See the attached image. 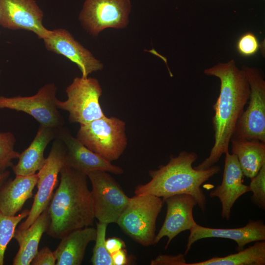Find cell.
I'll use <instances>...</instances> for the list:
<instances>
[{
	"instance_id": "obj_1",
	"label": "cell",
	"mask_w": 265,
	"mask_h": 265,
	"mask_svg": "<svg viewBox=\"0 0 265 265\" xmlns=\"http://www.w3.org/2000/svg\"><path fill=\"white\" fill-rule=\"evenodd\" d=\"M204 73L217 78L220 88L218 98L212 106L214 111L212 118L214 142L209 157L194 167L198 170L210 168L223 154L229 152L236 124L248 102L250 92L244 70L239 69L233 59L205 69Z\"/></svg>"
},
{
	"instance_id": "obj_2",
	"label": "cell",
	"mask_w": 265,
	"mask_h": 265,
	"mask_svg": "<svg viewBox=\"0 0 265 265\" xmlns=\"http://www.w3.org/2000/svg\"><path fill=\"white\" fill-rule=\"evenodd\" d=\"M60 173V184L48 207L50 222L46 231L57 239L92 226L95 218L87 175L65 165Z\"/></svg>"
},
{
	"instance_id": "obj_3",
	"label": "cell",
	"mask_w": 265,
	"mask_h": 265,
	"mask_svg": "<svg viewBox=\"0 0 265 265\" xmlns=\"http://www.w3.org/2000/svg\"><path fill=\"white\" fill-rule=\"evenodd\" d=\"M197 158L196 153L186 151L176 157L171 156L167 164L149 171L151 179L147 183L138 185L135 195L151 194L164 199L176 194H188L195 198L197 205L204 212L206 197L201 186L217 174L220 167L213 165L207 169H195L192 164Z\"/></svg>"
},
{
	"instance_id": "obj_4",
	"label": "cell",
	"mask_w": 265,
	"mask_h": 265,
	"mask_svg": "<svg viewBox=\"0 0 265 265\" xmlns=\"http://www.w3.org/2000/svg\"><path fill=\"white\" fill-rule=\"evenodd\" d=\"M126 123L118 118L105 116L80 125L76 138L87 148L106 160L118 159L127 145Z\"/></svg>"
},
{
	"instance_id": "obj_5",
	"label": "cell",
	"mask_w": 265,
	"mask_h": 265,
	"mask_svg": "<svg viewBox=\"0 0 265 265\" xmlns=\"http://www.w3.org/2000/svg\"><path fill=\"white\" fill-rule=\"evenodd\" d=\"M163 202L153 194L135 195L130 198L116 224L135 242L146 247L153 245L157 219Z\"/></svg>"
},
{
	"instance_id": "obj_6",
	"label": "cell",
	"mask_w": 265,
	"mask_h": 265,
	"mask_svg": "<svg viewBox=\"0 0 265 265\" xmlns=\"http://www.w3.org/2000/svg\"><path fill=\"white\" fill-rule=\"evenodd\" d=\"M65 91L67 99H57L56 106L69 113V122L86 124L106 116L99 103L102 89L97 79L76 77Z\"/></svg>"
},
{
	"instance_id": "obj_7",
	"label": "cell",
	"mask_w": 265,
	"mask_h": 265,
	"mask_svg": "<svg viewBox=\"0 0 265 265\" xmlns=\"http://www.w3.org/2000/svg\"><path fill=\"white\" fill-rule=\"evenodd\" d=\"M250 89L248 106L238 120L232 138L265 143V80L262 71L243 66Z\"/></svg>"
},
{
	"instance_id": "obj_8",
	"label": "cell",
	"mask_w": 265,
	"mask_h": 265,
	"mask_svg": "<svg viewBox=\"0 0 265 265\" xmlns=\"http://www.w3.org/2000/svg\"><path fill=\"white\" fill-rule=\"evenodd\" d=\"M87 176L91 183L95 218L101 223H116L130 198L108 172L95 170Z\"/></svg>"
},
{
	"instance_id": "obj_9",
	"label": "cell",
	"mask_w": 265,
	"mask_h": 265,
	"mask_svg": "<svg viewBox=\"0 0 265 265\" xmlns=\"http://www.w3.org/2000/svg\"><path fill=\"white\" fill-rule=\"evenodd\" d=\"M57 87L53 83L45 84L31 96H0V109L24 112L33 117L40 125L59 129L64 120L56 106Z\"/></svg>"
},
{
	"instance_id": "obj_10",
	"label": "cell",
	"mask_w": 265,
	"mask_h": 265,
	"mask_svg": "<svg viewBox=\"0 0 265 265\" xmlns=\"http://www.w3.org/2000/svg\"><path fill=\"white\" fill-rule=\"evenodd\" d=\"M130 0H85L79 19L93 37L107 28L123 29L129 23Z\"/></svg>"
},
{
	"instance_id": "obj_11",
	"label": "cell",
	"mask_w": 265,
	"mask_h": 265,
	"mask_svg": "<svg viewBox=\"0 0 265 265\" xmlns=\"http://www.w3.org/2000/svg\"><path fill=\"white\" fill-rule=\"evenodd\" d=\"M65 153L66 148L63 142L55 138L45 164L37 173V191L29 214L18 229L28 228L48 207L58 184V174L65 165Z\"/></svg>"
},
{
	"instance_id": "obj_12",
	"label": "cell",
	"mask_w": 265,
	"mask_h": 265,
	"mask_svg": "<svg viewBox=\"0 0 265 265\" xmlns=\"http://www.w3.org/2000/svg\"><path fill=\"white\" fill-rule=\"evenodd\" d=\"M44 13L34 0H0V26L33 32L41 39L50 32L43 24Z\"/></svg>"
},
{
	"instance_id": "obj_13",
	"label": "cell",
	"mask_w": 265,
	"mask_h": 265,
	"mask_svg": "<svg viewBox=\"0 0 265 265\" xmlns=\"http://www.w3.org/2000/svg\"><path fill=\"white\" fill-rule=\"evenodd\" d=\"M43 40L47 50L63 55L75 63L81 71L82 78H87L92 73L103 69L102 62L66 29L51 30Z\"/></svg>"
},
{
	"instance_id": "obj_14",
	"label": "cell",
	"mask_w": 265,
	"mask_h": 265,
	"mask_svg": "<svg viewBox=\"0 0 265 265\" xmlns=\"http://www.w3.org/2000/svg\"><path fill=\"white\" fill-rule=\"evenodd\" d=\"M167 205V211L163 224L156 235L153 245H156L164 237L168 240L164 249L180 233L189 230L197 223L193 216V209L197 205L195 198L188 194H179L162 199Z\"/></svg>"
},
{
	"instance_id": "obj_15",
	"label": "cell",
	"mask_w": 265,
	"mask_h": 265,
	"mask_svg": "<svg viewBox=\"0 0 265 265\" xmlns=\"http://www.w3.org/2000/svg\"><path fill=\"white\" fill-rule=\"evenodd\" d=\"M56 138L60 139L65 146V165L86 175L95 170H102L114 174L123 173L121 167L113 165L73 137L68 129L62 127L59 128Z\"/></svg>"
},
{
	"instance_id": "obj_16",
	"label": "cell",
	"mask_w": 265,
	"mask_h": 265,
	"mask_svg": "<svg viewBox=\"0 0 265 265\" xmlns=\"http://www.w3.org/2000/svg\"><path fill=\"white\" fill-rule=\"evenodd\" d=\"M189 231L185 256L195 242L206 238H218L233 240L238 244V251L242 250L244 246L250 242L265 240V224L262 219H250L245 226L231 229L209 228L197 224Z\"/></svg>"
},
{
	"instance_id": "obj_17",
	"label": "cell",
	"mask_w": 265,
	"mask_h": 265,
	"mask_svg": "<svg viewBox=\"0 0 265 265\" xmlns=\"http://www.w3.org/2000/svg\"><path fill=\"white\" fill-rule=\"evenodd\" d=\"M224 171L221 185L212 190L211 198L217 197L221 203V216L229 220L231 210L241 195L250 191L249 186L243 183L244 175L236 155L225 154Z\"/></svg>"
},
{
	"instance_id": "obj_18",
	"label": "cell",
	"mask_w": 265,
	"mask_h": 265,
	"mask_svg": "<svg viewBox=\"0 0 265 265\" xmlns=\"http://www.w3.org/2000/svg\"><path fill=\"white\" fill-rule=\"evenodd\" d=\"M58 129L40 125L29 146L20 154L17 164L12 166L16 175H33L44 165V151L48 144L56 138Z\"/></svg>"
},
{
	"instance_id": "obj_19",
	"label": "cell",
	"mask_w": 265,
	"mask_h": 265,
	"mask_svg": "<svg viewBox=\"0 0 265 265\" xmlns=\"http://www.w3.org/2000/svg\"><path fill=\"white\" fill-rule=\"evenodd\" d=\"M50 222L47 208L28 228L16 229L13 238L17 241L19 249L13 259V265H30L38 251L40 241Z\"/></svg>"
},
{
	"instance_id": "obj_20",
	"label": "cell",
	"mask_w": 265,
	"mask_h": 265,
	"mask_svg": "<svg viewBox=\"0 0 265 265\" xmlns=\"http://www.w3.org/2000/svg\"><path fill=\"white\" fill-rule=\"evenodd\" d=\"M96 229L90 226L74 230L61 238L53 251L56 265H80L88 244L95 241Z\"/></svg>"
},
{
	"instance_id": "obj_21",
	"label": "cell",
	"mask_w": 265,
	"mask_h": 265,
	"mask_svg": "<svg viewBox=\"0 0 265 265\" xmlns=\"http://www.w3.org/2000/svg\"><path fill=\"white\" fill-rule=\"evenodd\" d=\"M37 174L29 176L16 175L0 188V212L14 216L22 209L26 201L33 196L36 185Z\"/></svg>"
},
{
	"instance_id": "obj_22",
	"label": "cell",
	"mask_w": 265,
	"mask_h": 265,
	"mask_svg": "<svg viewBox=\"0 0 265 265\" xmlns=\"http://www.w3.org/2000/svg\"><path fill=\"white\" fill-rule=\"evenodd\" d=\"M232 153L237 157L244 176L252 178L265 164V143L257 140L232 138Z\"/></svg>"
},
{
	"instance_id": "obj_23",
	"label": "cell",
	"mask_w": 265,
	"mask_h": 265,
	"mask_svg": "<svg viewBox=\"0 0 265 265\" xmlns=\"http://www.w3.org/2000/svg\"><path fill=\"white\" fill-rule=\"evenodd\" d=\"M265 241H256L252 246L223 257H214L205 261L186 265H265Z\"/></svg>"
},
{
	"instance_id": "obj_24",
	"label": "cell",
	"mask_w": 265,
	"mask_h": 265,
	"mask_svg": "<svg viewBox=\"0 0 265 265\" xmlns=\"http://www.w3.org/2000/svg\"><path fill=\"white\" fill-rule=\"evenodd\" d=\"M29 210H25L17 215L8 216L0 212V265H3L7 246L13 238L18 224L26 217Z\"/></svg>"
},
{
	"instance_id": "obj_25",
	"label": "cell",
	"mask_w": 265,
	"mask_h": 265,
	"mask_svg": "<svg viewBox=\"0 0 265 265\" xmlns=\"http://www.w3.org/2000/svg\"><path fill=\"white\" fill-rule=\"evenodd\" d=\"M107 224L97 223L95 244L93 250L91 262L93 265H113L111 255L105 245Z\"/></svg>"
},
{
	"instance_id": "obj_26",
	"label": "cell",
	"mask_w": 265,
	"mask_h": 265,
	"mask_svg": "<svg viewBox=\"0 0 265 265\" xmlns=\"http://www.w3.org/2000/svg\"><path fill=\"white\" fill-rule=\"evenodd\" d=\"M16 139L10 132H0V170L12 166V160L18 159L20 153L14 150Z\"/></svg>"
},
{
	"instance_id": "obj_27",
	"label": "cell",
	"mask_w": 265,
	"mask_h": 265,
	"mask_svg": "<svg viewBox=\"0 0 265 265\" xmlns=\"http://www.w3.org/2000/svg\"><path fill=\"white\" fill-rule=\"evenodd\" d=\"M250 191L253 194L251 201L254 205L263 210L265 209V164L260 169L257 174L251 178L249 186Z\"/></svg>"
},
{
	"instance_id": "obj_28",
	"label": "cell",
	"mask_w": 265,
	"mask_h": 265,
	"mask_svg": "<svg viewBox=\"0 0 265 265\" xmlns=\"http://www.w3.org/2000/svg\"><path fill=\"white\" fill-rule=\"evenodd\" d=\"M260 46L256 36L252 32H248L239 38L237 48L240 54L244 56H250L257 53Z\"/></svg>"
},
{
	"instance_id": "obj_29",
	"label": "cell",
	"mask_w": 265,
	"mask_h": 265,
	"mask_svg": "<svg viewBox=\"0 0 265 265\" xmlns=\"http://www.w3.org/2000/svg\"><path fill=\"white\" fill-rule=\"evenodd\" d=\"M151 265H186L185 255L179 253L176 255H159L151 260Z\"/></svg>"
},
{
	"instance_id": "obj_30",
	"label": "cell",
	"mask_w": 265,
	"mask_h": 265,
	"mask_svg": "<svg viewBox=\"0 0 265 265\" xmlns=\"http://www.w3.org/2000/svg\"><path fill=\"white\" fill-rule=\"evenodd\" d=\"M56 258L53 251L47 246L44 247L38 251L32 260L30 265H54Z\"/></svg>"
},
{
	"instance_id": "obj_31",
	"label": "cell",
	"mask_w": 265,
	"mask_h": 265,
	"mask_svg": "<svg viewBox=\"0 0 265 265\" xmlns=\"http://www.w3.org/2000/svg\"><path fill=\"white\" fill-rule=\"evenodd\" d=\"M106 247L107 251L111 255L125 247L124 241L121 238L113 237L106 239Z\"/></svg>"
},
{
	"instance_id": "obj_32",
	"label": "cell",
	"mask_w": 265,
	"mask_h": 265,
	"mask_svg": "<svg viewBox=\"0 0 265 265\" xmlns=\"http://www.w3.org/2000/svg\"><path fill=\"white\" fill-rule=\"evenodd\" d=\"M111 256L113 265H126L130 263L127 251L124 248L111 254Z\"/></svg>"
},
{
	"instance_id": "obj_33",
	"label": "cell",
	"mask_w": 265,
	"mask_h": 265,
	"mask_svg": "<svg viewBox=\"0 0 265 265\" xmlns=\"http://www.w3.org/2000/svg\"><path fill=\"white\" fill-rule=\"evenodd\" d=\"M10 172L8 171L0 170V188L1 187L4 182L8 177Z\"/></svg>"
},
{
	"instance_id": "obj_34",
	"label": "cell",
	"mask_w": 265,
	"mask_h": 265,
	"mask_svg": "<svg viewBox=\"0 0 265 265\" xmlns=\"http://www.w3.org/2000/svg\"><path fill=\"white\" fill-rule=\"evenodd\" d=\"M0 73H1V72H0Z\"/></svg>"
},
{
	"instance_id": "obj_35",
	"label": "cell",
	"mask_w": 265,
	"mask_h": 265,
	"mask_svg": "<svg viewBox=\"0 0 265 265\" xmlns=\"http://www.w3.org/2000/svg\"></svg>"
}]
</instances>
